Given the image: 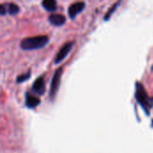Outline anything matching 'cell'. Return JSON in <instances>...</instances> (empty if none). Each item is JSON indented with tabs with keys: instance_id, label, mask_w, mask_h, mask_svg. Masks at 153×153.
I'll return each mask as SVG.
<instances>
[{
	"instance_id": "cell-9",
	"label": "cell",
	"mask_w": 153,
	"mask_h": 153,
	"mask_svg": "<svg viewBox=\"0 0 153 153\" xmlns=\"http://www.w3.org/2000/svg\"><path fill=\"white\" fill-rule=\"evenodd\" d=\"M42 5L48 12H54L56 9V3L54 0H45L43 1Z\"/></svg>"
},
{
	"instance_id": "cell-10",
	"label": "cell",
	"mask_w": 153,
	"mask_h": 153,
	"mask_svg": "<svg viewBox=\"0 0 153 153\" xmlns=\"http://www.w3.org/2000/svg\"><path fill=\"white\" fill-rule=\"evenodd\" d=\"M6 7H7V12L11 14V15H15L19 13L20 11V8L17 4H13V3H10L8 4H6Z\"/></svg>"
},
{
	"instance_id": "cell-1",
	"label": "cell",
	"mask_w": 153,
	"mask_h": 153,
	"mask_svg": "<svg viewBox=\"0 0 153 153\" xmlns=\"http://www.w3.org/2000/svg\"><path fill=\"white\" fill-rule=\"evenodd\" d=\"M48 42V38L47 36H36L31 38H26L22 40L21 48L24 50L39 49L45 47Z\"/></svg>"
},
{
	"instance_id": "cell-8",
	"label": "cell",
	"mask_w": 153,
	"mask_h": 153,
	"mask_svg": "<svg viewBox=\"0 0 153 153\" xmlns=\"http://www.w3.org/2000/svg\"><path fill=\"white\" fill-rule=\"evenodd\" d=\"M26 106L29 108H34L36 107H38L40 103V100L39 98H37L36 96L30 95V94H26Z\"/></svg>"
},
{
	"instance_id": "cell-4",
	"label": "cell",
	"mask_w": 153,
	"mask_h": 153,
	"mask_svg": "<svg viewBox=\"0 0 153 153\" xmlns=\"http://www.w3.org/2000/svg\"><path fill=\"white\" fill-rule=\"evenodd\" d=\"M73 46H74V42H67V43H65L61 48L59 52L57 53V55L56 56V59H55V63L56 64H59L60 62H62L66 57V56L69 54V52L71 51Z\"/></svg>"
},
{
	"instance_id": "cell-2",
	"label": "cell",
	"mask_w": 153,
	"mask_h": 153,
	"mask_svg": "<svg viewBox=\"0 0 153 153\" xmlns=\"http://www.w3.org/2000/svg\"><path fill=\"white\" fill-rule=\"evenodd\" d=\"M135 98L137 100V102L143 107V108L145 110L147 114L150 113L151 105L149 97L146 93V91L143 87V85L141 82L136 83V91H135Z\"/></svg>"
},
{
	"instance_id": "cell-5",
	"label": "cell",
	"mask_w": 153,
	"mask_h": 153,
	"mask_svg": "<svg viewBox=\"0 0 153 153\" xmlns=\"http://www.w3.org/2000/svg\"><path fill=\"white\" fill-rule=\"evenodd\" d=\"M85 7V3L83 2H76L69 6L68 9V14L71 19L75 18Z\"/></svg>"
},
{
	"instance_id": "cell-13",
	"label": "cell",
	"mask_w": 153,
	"mask_h": 153,
	"mask_svg": "<svg viewBox=\"0 0 153 153\" xmlns=\"http://www.w3.org/2000/svg\"><path fill=\"white\" fill-rule=\"evenodd\" d=\"M7 13V7L6 4H0V15H4Z\"/></svg>"
},
{
	"instance_id": "cell-11",
	"label": "cell",
	"mask_w": 153,
	"mask_h": 153,
	"mask_svg": "<svg viewBox=\"0 0 153 153\" xmlns=\"http://www.w3.org/2000/svg\"><path fill=\"white\" fill-rule=\"evenodd\" d=\"M119 4H120V2H117V3H115V4L109 8V10L107 12V13H106V15H105V17H104V20H105V21H108V20L111 17L112 13L117 10V6L119 5Z\"/></svg>"
},
{
	"instance_id": "cell-14",
	"label": "cell",
	"mask_w": 153,
	"mask_h": 153,
	"mask_svg": "<svg viewBox=\"0 0 153 153\" xmlns=\"http://www.w3.org/2000/svg\"><path fill=\"white\" fill-rule=\"evenodd\" d=\"M152 124H153V120H152Z\"/></svg>"
},
{
	"instance_id": "cell-7",
	"label": "cell",
	"mask_w": 153,
	"mask_h": 153,
	"mask_svg": "<svg viewBox=\"0 0 153 153\" xmlns=\"http://www.w3.org/2000/svg\"><path fill=\"white\" fill-rule=\"evenodd\" d=\"M48 21L54 26H62L65 22V17L63 14L54 13V14H51L49 16Z\"/></svg>"
},
{
	"instance_id": "cell-12",
	"label": "cell",
	"mask_w": 153,
	"mask_h": 153,
	"mask_svg": "<svg viewBox=\"0 0 153 153\" xmlns=\"http://www.w3.org/2000/svg\"><path fill=\"white\" fill-rule=\"evenodd\" d=\"M30 77V72H28L24 74H22L20 76L17 77V82H25L27 81L29 78Z\"/></svg>"
},
{
	"instance_id": "cell-6",
	"label": "cell",
	"mask_w": 153,
	"mask_h": 153,
	"mask_svg": "<svg viewBox=\"0 0 153 153\" xmlns=\"http://www.w3.org/2000/svg\"><path fill=\"white\" fill-rule=\"evenodd\" d=\"M32 91L39 95H43L45 93L46 87H45V82H44L43 77H39L34 82L32 85Z\"/></svg>"
},
{
	"instance_id": "cell-3",
	"label": "cell",
	"mask_w": 153,
	"mask_h": 153,
	"mask_svg": "<svg viewBox=\"0 0 153 153\" xmlns=\"http://www.w3.org/2000/svg\"><path fill=\"white\" fill-rule=\"evenodd\" d=\"M61 75H62V68H58L55 74L52 78L51 81V85H50V93L49 96L52 100L55 99L56 92L59 89V85H60V82H61Z\"/></svg>"
}]
</instances>
